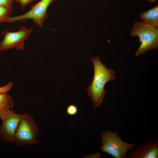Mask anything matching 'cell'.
Instances as JSON below:
<instances>
[{
  "label": "cell",
  "mask_w": 158,
  "mask_h": 158,
  "mask_svg": "<svg viewBox=\"0 0 158 158\" xmlns=\"http://www.w3.org/2000/svg\"><path fill=\"white\" fill-rule=\"evenodd\" d=\"M100 137V150L115 158H127V152L135 147L133 143L123 141L116 132L107 130L103 131Z\"/></svg>",
  "instance_id": "3957f363"
},
{
  "label": "cell",
  "mask_w": 158,
  "mask_h": 158,
  "mask_svg": "<svg viewBox=\"0 0 158 158\" xmlns=\"http://www.w3.org/2000/svg\"><path fill=\"white\" fill-rule=\"evenodd\" d=\"M142 22L152 26L158 28V6L144 12L139 15Z\"/></svg>",
  "instance_id": "9c48e42d"
},
{
  "label": "cell",
  "mask_w": 158,
  "mask_h": 158,
  "mask_svg": "<svg viewBox=\"0 0 158 158\" xmlns=\"http://www.w3.org/2000/svg\"><path fill=\"white\" fill-rule=\"evenodd\" d=\"M78 109L77 107L75 105L71 104L69 105L67 107L66 112L70 116H74L78 113Z\"/></svg>",
  "instance_id": "4fadbf2b"
},
{
  "label": "cell",
  "mask_w": 158,
  "mask_h": 158,
  "mask_svg": "<svg viewBox=\"0 0 158 158\" xmlns=\"http://www.w3.org/2000/svg\"><path fill=\"white\" fill-rule=\"evenodd\" d=\"M147 0L151 2H154L156 0Z\"/></svg>",
  "instance_id": "2e32d148"
},
{
  "label": "cell",
  "mask_w": 158,
  "mask_h": 158,
  "mask_svg": "<svg viewBox=\"0 0 158 158\" xmlns=\"http://www.w3.org/2000/svg\"><path fill=\"white\" fill-rule=\"evenodd\" d=\"M128 158H158V140H147L130 150Z\"/></svg>",
  "instance_id": "ba28073f"
},
{
  "label": "cell",
  "mask_w": 158,
  "mask_h": 158,
  "mask_svg": "<svg viewBox=\"0 0 158 158\" xmlns=\"http://www.w3.org/2000/svg\"><path fill=\"white\" fill-rule=\"evenodd\" d=\"M56 0H41L31 6L30 9L21 15L8 17L5 22L11 23L18 21L25 22L30 19L37 26L42 27L45 20L49 15L47 10L50 4Z\"/></svg>",
  "instance_id": "5b68a950"
},
{
  "label": "cell",
  "mask_w": 158,
  "mask_h": 158,
  "mask_svg": "<svg viewBox=\"0 0 158 158\" xmlns=\"http://www.w3.org/2000/svg\"><path fill=\"white\" fill-rule=\"evenodd\" d=\"M131 36H137L140 43L135 52L138 57L149 50L158 48V28L146 24L143 22H135L131 31Z\"/></svg>",
  "instance_id": "7a4b0ae2"
},
{
  "label": "cell",
  "mask_w": 158,
  "mask_h": 158,
  "mask_svg": "<svg viewBox=\"0 0 158 158\" xmlns=\"http://www.w3.org/2000/svg\"><path fill=\"white\" fill-rule=\"evenodd\" d=\"M13 106L12 97L9 94H0V117L6 112L12 109Z\"/></svg>",
  "instance_id": "30bf717a"
},
{
  "label": "cell",
  "mask_w": 158,
  "mask_h": 158,
  "mask_svg": "<svg viewBox=\"0 0 158 158\" xmlns=\"http://www.w3.org/2000/svg\"><path fill=\"white\" fill-rule=\"evenodd\" d=\"M91 61L94 66V74L90 85L87 87V92L93 104V108L99 107L102 103L106 93L104 87L106 83L114 79L115 72L107 68L101 62L99 55L92 57Z\"/></svg>",
  "instance_id": "6da1fadb"
},
{
  "label": "cell",
  "mask_w": 158,
  "mask_h": 158,
  "mask_svg": "<svg viewBox=\"0 0 158 158\" xmlns=\"http://www.w3.org/2000/svg\"><path fill=\"white\" fill-rule=\"evenodd\" d=\"M22 115L11 109L1 116L2 123L0 127V137L3 141L15 143L16 132Z\"/></svg>",
  "instance_id": "52a82bcc"
},
{
  "label": "cell",
  "mask_w": 158,
  "mask_h": 158,
  "mask_svg": "<svg viewBox=\"0 0 158 158\" xmlns=\"http://www.w3.org/2000/svg\"><path fill=\"white\" fill-rule=\"evenodd\" d=\"M35 0H14L17 4H19L22 8H24L27 5Z\"/></svg>",
  "instance_id": "9a60e30c"
},
{
  "label": "cell",
  "mask_w": 158,
  "mask_h": 158,
  "mask_svg": "<svg viewBox=\"0 0 158 158\" xmlns=\"http://www.w3.org/2000/svg\"><path fill=\"white\" fill-rule=\"evenodd\" d=\"M32 30V28L27 29L25 26L20 27L16 32L3 30L1 32L3 38L0 42V51L13 48L23 50L25 41L30 37Z\"/></svg>",
  "instance_id": "8992f818"
},
{
  "label": "cell",
  "mask_w": 158,
  "mask_h": 158,
  "mask_svg": "<svg viewBox=\"0 0 158 158\" xmlns=\"http://www.w3.org/2000/svg\"></svg>",
  "instance_id": "e0dca14e"
},
{
  "label": "cell",
  "mask_w": 158,
  "mask_h": 158,
  "mask_svg": "<svg viewBox=\"0 0 158 158\" xmlns=\"http://www.w3.org/2000/svg\"><path fill=\"white\" fill-rule=\"evenodd\" d=\"M13 83L10 82L6 85L0 87V94L7 93L12 89Z\"/></svg>",
  "instance_id": "5bb4252c"
},
{
  "label": "cell",
  "mask_w": 158,
  "mask_h": 158,
  "mask_svg": "<svg viewBox=\"0 0 158 158\" xmlns=\"http://www.w3.org/2000/svg\"><path fill=\"white\" fill-rule=\"evenodd\" d=\"M14 1V0H0V6L6 7L12 12L13 9Z\"/></svg>",
  "instance_id": "7c38bea8"
},
{
  "label": "cell",
  "mask_w": 158,
  "mask_h": 158,
  "mask_svg": "<svg viewBox=\"0 0 158 158\" xmlns=\"http://www.w3.org/2000/svg\"><path fill=\"white\" fill-rule=\"evenodd\" d=\"M38 127L32 115L28 113L23 114L16 132L15 143L18 147L38 144Z\"/></svg>",
  "instance_id": "277c9868"
},
{
  "label": "cell",
  "mask_w": 158,
  "mask_h": 158,
  "mask_svg": "<svg viewBox=\"0 0 158 158\" xmlns=\"http://www.w3.org/2000/svg\"><path fill=\"white\" fill-rule=\"evenodd\" d=\"M11 15V12L5 7L0 6V24L5 22Z\"/></svg>",
  "instance_id": "8fae6325"
}]
</instances>
